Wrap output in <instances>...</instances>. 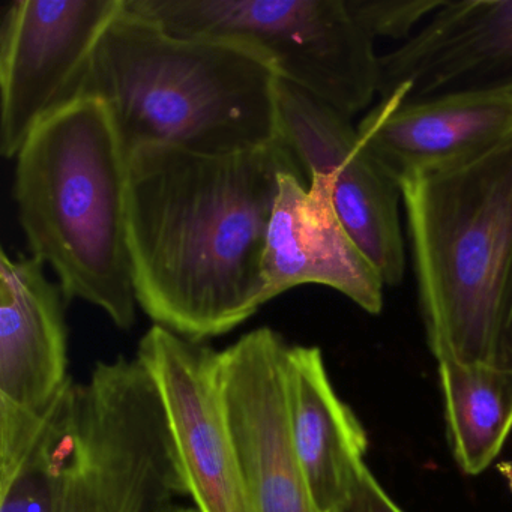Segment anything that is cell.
<instances>
[{
  "instance_id": "6da1fadb",
  "label": "cell",
  "mask_w": 512,
  "mask_h": 512,
  "mask_svg": "<svg viewBox=\"0 0 512 512\" xmlns=\"http://www.w3.org/2000/svg\"><path fill=\"white\" fill-rule=\"evenodd\" d=\"M286 173L308 179L283 137L235 154L169 146L131 152L134 289L155 325L205 341L266 304L263 257Z\"/></svg>"
},
{
  "instance_id": "7a4b0ae2",
  "label": "cell",
  "mask_w": 512,
  "mask_h": 512,
  "mask_svg": "<svg viewBox=\"0 0 512 512\" xmlns=\"http://www.w3.org/2000/svg\"><path fill=\"white\" fill-rule=\"evenodd\" d=\"M278 88L251 47L172 34L124 5L98 43L82 98L107 104L130 154L169 146L221 155L280 139Z\"/></svg>"
},
{
  "instance_id": "3957f363",
  "label": "cell",
  "mask_w": 512,
  "mask_h": 512,
  "mask_svg": "<svg viewBox=\"0 0 512 512\" xmlns=\"http://www.w3.org/2000/svg\"><path fill=\"white\" fill-rule=\"evenodd\" d=\"M128 184L130 152L98 98L56 113L16 157L14 200L31 256L53 269L67 302H88L121 329L139 307Z\"/></svg>"
},
{
  "instance_id": "277c9868",
  "label": "cell",
  "mask_w": 512,
  "mask_h": 512,
  "mask_svg": "<svg viewBox=\"0 0 512 512\" xmlns=\"http://www.w3.org/2000/svg\"><path fill=\"white\" fill-rule=\"evenodd\" d=\"M419 311L437 362L491 365L512 281V136L401 182Z\"/></svg>"
},
{
  "instance_id": "5b68a950",
  "label": "cell",
  "mask_w": 512,
  "mask_h": 512,
  "mask_svg": "<svg viewBox=\"0 0 512 512\" xmlns=\"http://www.w3.org/2000/svg\"><path fill=\"white\" fill-rule=\"evenodd\" d=\"M188 496L160 392L139 359L76 383L58 512H173Z\"/></svg>"
},
{
  "instance_id": "8992f818",
  "label": "cell",
  "mask_w": 512,
  "mask_h": 512,
  "mask_svg": "<svg viewBox=\"0 0 512 512\" xmlns=\"http://www.w3.org/2000/svg\"><path fill=\"white\" fill-rule=\"evenodd\" d=\"M125 8L172 34L245 44L280 82L346 118L379 97L376 41L349 0H125Z\"/></svg>"
},
{
  "instance_id": "52a82bcc",
  "label": "cell",
  "mask_w": 512,
  "mask_h": 512,
  "mask_svg": "<svg viewBox=\"0 0 512 512\" xmlns=\"http://www.w3.org/2000/svg\"><path fill=\"white\" fill-rule=\"evenodd\" d=\"M125 0H14L0 22V154L82 100L92 59Z\"/></svg>"
},
{
  "instance_id": "ba28073f",
  "label": "cell",
  "mask_w": 512,
  "mask_h": 512,
  "mask_svg": "<svg viewBox=\"0 0 512 512\" xmlns=\"http://www.w3.org/2000/svg\"><path fill=\"white\" fill-rule=\"evenodd\" d=\"M280 136L305 175L329 176L332 200L344 229L370 260L385 286L401 283L406 271L401 185L367 151L352 119L280 82Z\"/></svg>"
},
{
  "instance_id": "9c48e42d",
  "label": "cell",
  "mask_w": 512,
  "mask_h": 512,
  "mask_svg": "<svg viewBox=\"0 0 512 512\" xmlns=\"http://www.w3.org/2000/svg\"><path fill=\"white\" fill-rule=\"evenodd\" d=\"M137 359L160 392L194 508L254 512L224 404L220 352L154 325Z\"/></svg>"
},
{
  "instance_id": "30bf717a",
  "label": "cell",
  "mask_w": 512,
  "mask_h": 512,
  "mask_svg": "<svg viewBox=\"0 0 512 512\" xmlns=\"http://www.w3.org/2000/svg\"><path fill=\"white\" fill-rule=\"evenodd\" d=\"M31 254L0 251V457L16 454L68 380V329L59 283Z\"/></svg>"
},
{
  "instance_id": "8fae6325",
  "label": "cell",
  "mask_w": 512,
  "mask_h": 512,
  "mask_svg": "<svg viewBox=\"0 0 512 512\" xmlns=\"http://www.w3.org/2000/svg\"><path fill=\"white\" fill-rule=\"evenodd\" d=\"M287 344L274 329L259 328L220 352L224 404L254 512H320L290 436Z\"/></svg>"
},
{
  "instance_id": "7c38bea8",
  "label": "cell",
  "mask_w": 512,
  "mask_h": 512,
  "mask_svg": "<svg viewBox=\"0 0 512 512\" xmlns=\"http://www.w3.org/2000/svg\"><path fill=\"white\" fill-rule=\"evenodd\" d=\"M494 91H512V0H443L380 56L379 100Z\"/></svg>"
},
{
  "instance_id": "4fadbf2b",
  "label": "cell",
  "mask_w": 512,
  "mask_h": 512,
  "mask_svg": "<svg viewBox=\"0 0 512 512\" xmlns=\"http://www.w3.org/2000/svg\"><path fill=\"white\" fill-rule=\"evenodd\" d=\"M310 181V182H308ZM265 302L304 284L337 290L368 314L383 310L385 283L344 229L331 179L314 172L280 178L263 257Z\"/></svg>"
},
{
  "instance_id": "5bb4252c",
  "label": "cell",
  "mask_w": 512,
  "mask_h": 512,
  "mask_svg": "<svg viewBox=\"0 0 512 512\" xmlns=\"http://www.w3.org/2000/svg\"><path fill=\"white\" fill-rule=\"evenodd\" d=\"M356 128L367 151L401 185L511 137L512 91L379 100Z\"/></svg>"
},
{
  "instance_id": "9a60e30c",
  "label": "cell",
  "mask_w": 512,
  "mask_h": 512,
  "mask_svg": "<svg viewBox=\"0 0 512 512\" xmlns=\"http://www.w3.org/2000/svg\"><path fill=\"white\" fill-rule=\"evenodd\" d=\"M284 389L293 448L311 496L320 512L335 511L367 467V433L335 392L319 347L287 344Z\"/></svg>"
},
{
  "instance_id": "2e32d148",
  "label": "cell",
  "mask_w": 512,
  "mask_h": 512,
  "mask_svg": "<svg viewBox=\"0 0 512 512\" xmlns=\"http://www.w3.org/2000/svg\"><path fill=\"white\" fill-rule=\"evenodd\" d=\"M449 445L466 475L484 472L512 430V373L493 365L439 362Z\"/></svg>"
},
{
  "instance_id": "e0dca14e",
  "label": "cell",
  "mask_w": 512,
  "mask_h": 512,
  "mask_svg": "<svg viewBox=\"0 0 512 512\" xmlns=\"http://www.w3.org/2000/svg\"><path fill=\"white\" fill-rule=\"evenodd\" d=\"M74 385L71 377L22 451L0 463V512H58Z\"/></svg>"
},
{
  "instance_id": "ac0fdd59",
  "label": "cell",
  "mask_w": 512,
  "mask_h": 512,
  "mask_svg": "<svg viewBox=\"0 0 512 512\" xmlns=\"http://www.w3.org/2000/svg\"><path fill=\"white\" fill-rule=\"evenodd\" d=\"M442 4L443 0H349L359 25L374 41L391 38L403 43Z\"/></svg>"
},
{
  "instance_id": "d6986e66",
  "label": "cell",
  "mask_w": 512,
  "mask_h": 512,
  "mask_svg": "<svg viewBox=\"0 0 512 512\" xmlns=\"http://www.w3.org/2000/svg\"><path fill=\"white\" fill-rule=\"evenodd\" d=\"M332 512H404L383 490L368 467L362 470L349 499Z\"/></svg>"
},
{
  "instance_id": "ffe728a7",
  "label": "cell",
  "mask_w": 512,
  "mask_h": 512,
  "mask_svg": "<svg viewBox=\"0 0 512 512\" xmlns=\"http://www.w3.org/2000/svg\"><path fill=\"white\" fill-rule=\"evenodd\" d=\"M493 367L512 373V281L506 295L500 320L499 335H497L496 352H494Z\"/></svg>"
},
{
  "instance_id": "44dd1931",
  "label": "cell",
  "mask_w": 512,
  "mask_h": 512,
  "mask_svg": "<svg viewBox=\"0 0 512 512\" xmlns=\"http://www.w3.org/2000/svg\"><path fill=\"white\" fill-rule=\"evenodd\" d=\"M497 470L500 475L505 478L506 484H508L509 490L512 493V463L511 461H503V463L497 464Z\"/></svg>"
},
{
  "instance_id": "7402d4cb",
  "label": "cell",
  "mask_w": 512,
  "mask_h": 512,
  "mask_svg": "<svg viewBox=\"0 0 512 512\" xmlns=\"http://www.w3.org/2000/svg\"><path fill=\"white\" fill-rule=\"evenodd\" d=\"M173 512H199L197 511L196 508H194V506H190V508H188V506H178V508L175 509V511Z\"/></svg>"
}]
</instances>
